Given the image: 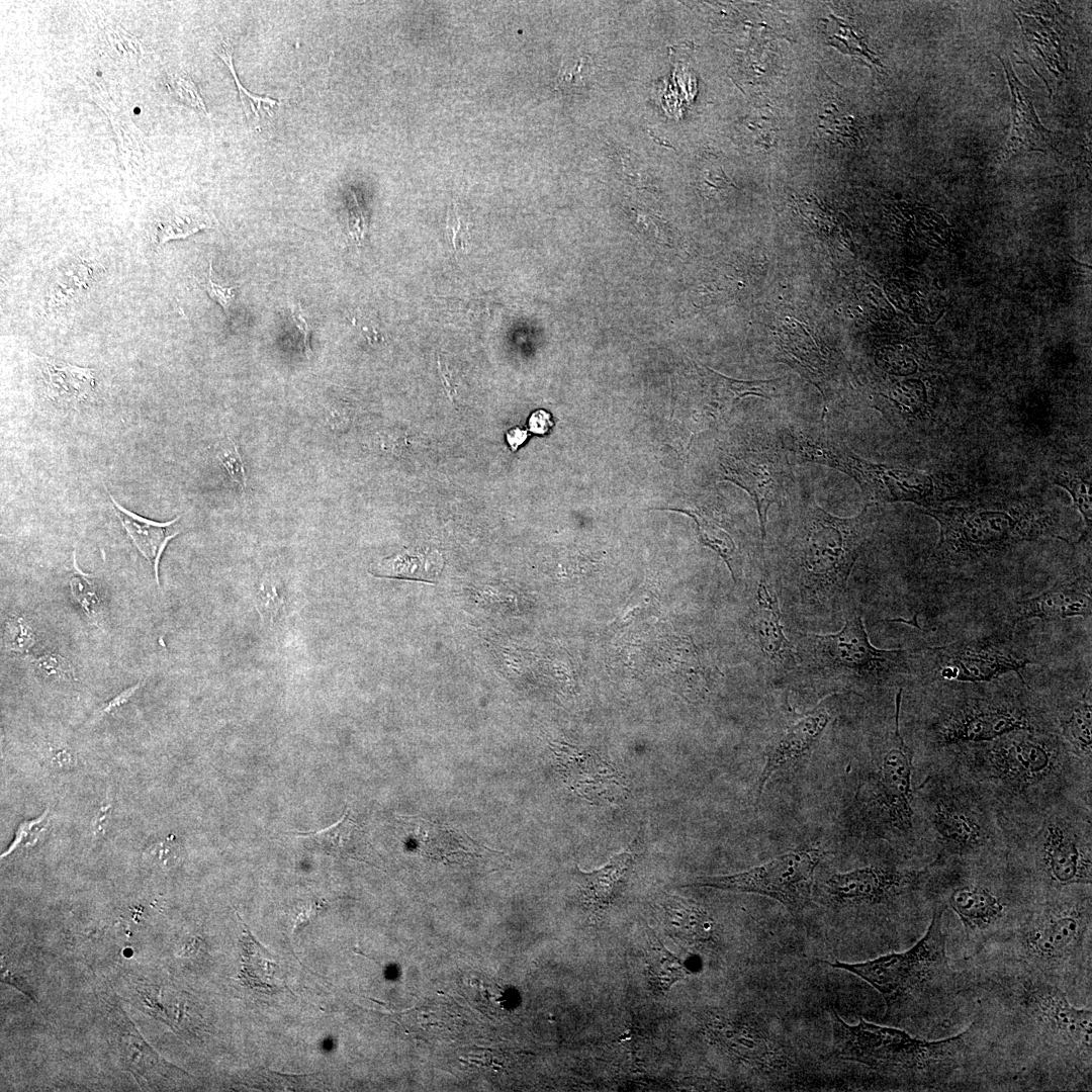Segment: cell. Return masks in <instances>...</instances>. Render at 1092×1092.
<instances>
[{
  "instance_id": "obj_7",
  "label": "cell",
  "mask_w": 1092,
  "mask_h": 1092,
  "mask_svg": "<svg viewBox=\"0 0 1092 1092\" xmlns=\"http://www.w3.org/2000/svg\"><path fill=\"white\" fill-rule=\"evenodd\" d=\"M798 649L805 670L835 689L888 686L915 673V649L876 648L859 614L835 634H806Z\"/></svg>"
},
{
  "instance_id": "obj_13",
  "label": "cell",
  "mask_w": 1092,
  "mask_h": 1092,
  "mask_svg": "<svg viewBox=\"0 0 1092 1092\" xmlns=\"http://www.w3.org/2000/svg\"><path fill=\"white\" fill-rule=\"evenodd\" d=\"M925 873H904L882 867H866L835 874L825 883L827 896L840 905L877 906L891 902L918 885Z\"/></svg>"
},
{
  "instance_id": "obj_31",
  "label": "cell",
  "mask_w": 1092,
  "mask_h": 1092,
  "mask_svg": "<svg viewBox=\"0 0 1092 1092\" xmlns=\"http://www.w3.org/2000/svg\"><path fill=\"white\" fill-rule=\"evenodd\" d=\"M1065 738L1080 754H1091L1092 746V705L1091 696L1084 695L1072 709L1068 719L1062 722Z\"/></svg>"
},
{
  "instance_id": "obj_43",
  "label": "cell",
  "mask_w": 1092,
  "mask_h": 1092,
  "mask_svg": "<svg viewBox=\"0 0 1092 1092\" xmlns=\"http://www.w3.org/2000/svg\"><path fill=\"white\" fill-rule=\"evenodd\" d=\"M8 643L13 650L23 651L34 643L33 634L22 619H12L7 624Z\"/></svg>"
},
{
  "instance_id": "obj_12",
  "label": "cell",
  "mask_w": 1092,
  "mask_h": 1092,
  "mask_svg": "<svg viewBox=\"0 0 1092 1092\" xmlns=\"http://www.w3.org/2000/svg\"><path fill=\"white\" fill-rule=\"evenodd\" d=\"M999 700L970 697L947 710L937 724L940 743L958 744L995 740L1017 730H1032L1028 711L1010 696Z\"/></svg>"
},
{
  "instance_id": "obj_39",
  "label": "cell",
  "mask_w": 1092,
  "mask_h": 1092,
  "mask_svg": "<svg viewBox=\"0 0 1092 1092\" xmlns=\"http://www.w3.org/2000/svg\"><path fill=\"white\" fill-rule=\"evenodd\" d=\"M820 126L831 139L845 143L855 140L857 129L852 116L841 114L836 107H831L821 116Z\"/></svg>"
},
{
  "instance_id": "obj_19",
  "label": "cell",
  "mask_w": 1092,
  "mask_h": 1092,
  "mask_svg": "<svg viewBox=\"0 0 1092 1092\" xmlns=\"http://www.w3.org/2000/svg\"><path fill=\"white\" fill-rule=\"evenodd\" d=\"M998 59L1003 65L1012 97V127L997 157L998 160L1006 162L1022 153L1055 149L1053 132L1039 121L1027 94L1029 89L1019 81L1008 59L1004 60L999 56Z\"/></svg>"
},
{
  "instance_id": "obj_14",
  "label": "cell",
  "mask_w": 1092,
  "mask_h": 1092,
  "mask_svg": "<svg viewBox=\"0 0 1092 1092\" xmlns=\"http://www.w3.org/2000/svg\"><path fill=\"white\" fill-rule=\"evenodd\" d=\"M902 688L896 695L895 728L885 741L878 782V801L892 822L911 826L912 752L899 730Z\"/></svg>"
},
{
  "instance_id": "obj_17",
  "label": "cell",
  "mask_w": 1092,
  "mask_h": 1092,
  "mask_svg": "<svg viewBox=\"0 0 1092 1092\" xmlns=\"http://www.w3.org/2000/svg\"><path fill=\"white\" fill-rule=\"evenodd\" d=\"M556 756L566 783L588 801L614 802L624 795L621 776L598 753L562 745Z\"/></svg>"
},
{
  "instance_id": "obj_34",
  "label": "cell",
  "mask_w": 1092,
  "mask_h": 1092,
  "mask_svg": "<svg viewBox=\"0 0 1092 1092\" xmlns=\"http://www.w3.org/2000/svg\"><path fill=\"white\" fill-rule=\"evenodd\" d=\"M92 278V270L86 263H73L61 270L51 287V303L61 305L86 291Z\"/></svg>"
},
{
  "instance_id": "obj_2",
  "label": "cell",
  "mask_w": 1092,
  "mask_h": 1092,
  "mask_svg": "<svg viewBox=\"0 0 1092 1092\" xmlns=\"http://www.w3.org/2000/svg\"><path fill=\"white\" fill-rule=\"evenodd\" d=\"M832 1050L841 1060L923 1091H1002L1004 1073L994 1042L972 1015L960 1032L928 1040L860 1018L854 1025L832 1010Z\"/></svg>"
},
{
  "instance_id": "obj_50",
  "label": "cell",
  "mask_w": 1092,
  "mask_h": 1092,
  "mask_svg": "<svg viewBox=\"0 0 1092 1092\" xmlns=\"http://www.w3.org/2000/svg\"><path fill=\"white\" fill-rule=\"evenodd\" d=\"M143 685H144V682L139 681L135 685H133V686L127 688L126 690L122 691L121 693H119L116 697H114L110 701L106 702L97 711V713H96L97 717L100 718V717H102V716H104L106 714H110L114 710H116L117 708H119L120 706H122L123 704L128 702L130 700V698L139 691V689Z\"/></svg>"
},
{
  "instance_id": "obj_38",
  "label": "cell",
  "mask_w": 1092,
  "mask_h": 1092,
  "mask_svg": "<svg viewBox=\"0 0 1092 1092\" xmlns=\"http://www.w3.org/2000/svg\"><path fill=\"white\" fill-rule=\"evenodd\" d=\"M104 40L109 44L111 52L122 60L140 59L143 48L136 37L128 33L119 25H109L104 29Z\"/></svg>"
},
{
  "instance_id": "obj_44",
  "label": "cell",
  "mask_w": 1092,
  "mask_h": 1092,
  "mask_svg": "<svg viewBox=\"0 0 1092 1092\" xmlns=\"http://www.w3.org/2000/svg\"><path fill=\"white\" fill-rule=\"evenodd\" d=\"M237 287L224 286L214 282L212 280V264L209 261L208 280L204 285V289L208 296L222 307L226 315H229L230 306L235 300Z\"/></svg>"
},
{
  "instance_id": "obj_21",
  "label": "cell",
  "mask_w": 1092,
  "mask_h": 1092,
  "mask_svg": "<svg viewBox=\"0 0 1092 1092\" xmlns=\"http://www.w3.org/2000/svg\"><path fill=\"white\" fill-rule=\"evenodd\" d=\"M1042 872L1056 887L1087 886L1091 884V858L1065 829L1053 825L1043 846Z\"/></svg>"
},
{
  "instance_id": "obj_47",
  "label": "cell",
  "mask_w": 1092,
  "mask_h": 1092,
  "mask_svg": "<svg viewBox=\"0 0 1092 1092\" xmlns=\"http://www.w3.org/2000/svg\"><path fill=\"white\" fill-rule=\"evenodd\" d=\"M290 309H291V316H292L293 323L296 326V328L298 330V333L300 335V344H301L300 346H301L304 354L306 355V357L310 358V355H311L312 352H311V349H310V346H309V328H308V325H307V323H306V321L304 318L303 311L301 309L300 303L299 302L292 303L290 305Z\"/></svg>"
},
{
  "instance_id": "obj_49",
  "label": "cell",
  "mask_w": 1092,
  "mask_h": 1092,
  "mask_svg": "<svg viewBox=\"0 0 1092 1092\" xmlns=\"http://www.w3.org/2000/svg\"><path fill=\"white\" fill-rule=\"evenodd\" d=\"M1 982L15 987L24 995H26L32 1002L37 1004V1001L32 994V989L28 985L27 981L20 974L16 973L12 969L6 967L4 968L3 965L1 968Z\"/></svg>"
},
{
  "instance_id": "obj_22",
  "label": "cell",
  "mask_w": 1092,
  "mask_h": 1092,
  "mask_svg": "<svg viewBox=\"0 0 1092 1092\" xmlns=\"http://www.w3.org/2000/svg\"><path fill=\"white\" fill-rule=\"evenodd\" d=\"M781 611L775 593L762 579L757 588V603L753 615V630L762 654L772 663L784 667L796 665L794 646L784 634Z\"/></svg>"
},
{
  "instance_id": "obj_51",
  "label": "cell",
  "mask_w": 1092,
  "mask_h": 1092,
  "mask_svg": "<svg viewBox=\"0 0 1092 1092\" xmlns=\"http://www.w3.org/2000/svg\"><path fill=\"white\" fill-rule=\"evenodd\" d=\"M552 426L551 415L545 410L534 411L528 419L529 430L536 435L546 434Z\"/></svg>"
},
{
  "instance_id": "obj_26",
  "label": "cell",
  "mask_w": 1092,
  "mask_h": 1092,
  "mask_svg": "<svg viewBox=\"0 0 1092 1092\" xmlns=\"http://www.w3.org/2000/svg\"><path fill=\"white\" fill-rule=\"evenodd\" d=\"M632 861L630 852L614 855L603 868L590 873L580 872L579 889L586 909L594 914L605 911L614 899L615 889Z\"/></svg>"
},
{
  "instance_id": "obj_45",
  "label": "cell",
  "mask_w": 1092,
  "mask_h": 1092,
  "mask_svg": "<svg viewBox=\"0 0 1092 1092\" xmlns=\"http://www.w3.org/2000/svg\"><path fill=\"white\" fill-rule=\"evenodd\" d=\"M450 209L452 213L449 212L448 215V228L451 234V242L456 250L466 249L469 240L467 223L463 221L454 207Z\"/></svg>"
},
{
  "instance_id": "obj_3",
  "label": "cell",
  "mask_w": 1092,
  "mask_h": 1092,
  "mask_svg": "<svg viewBox=\"0 0 1092 1092\" xmlns=\"http://www.w3.org/2000/svg\"><path fill=\"white\" fill-rule=\"evenodd\" d=\"M946 909L944 902L933 903L924 934L905 951L828 965L869 983L885 1002V1019L912 1027L918 1034L935 1035L965 1019L969 1022L964 973L951 965L947 954Z\"/></svg>"
},
{
  "instance_id": "obj_54",
  "label": "cell",
  "mask_w": 1092,
  "mask_h": 1092,
  "mask_svg": "<svg viewBox=\"0 0 1092 1092\" xmlns=\"http://www.w3.org/2000/svg\"><path fill=\"white\" fill-rule=\"evenodd\" d=\"M108 811H109L108 806H104V807H102L100 809V812H99V814H98V816L96 818V821H95V831L96 832L97 831L101 832V830L103 829V824L106 821Z\"/></svg>"
},
{
  "instance_id": "obj_32",
  "label": "cell",
  "mask_w": 1092,
  "mask_h": 1092,
  "mask_svg": "<svg viewBox=\"0 0 1092 1092\" xmlns=\"http://www.w3.org/2000/svg\"><path fill=\"white\" fill-rule=\"evenodd\" d=\"M70 588L73 598L93 624L103 621V601L91 575L84 573L78 566L76 553L73 552V567L70 575Z\"/></svg>"
},
{
  "instance_id": "obj_29",
  "label": "cell",
  "mask_w": 1092,
  "mask_h": 1092,
  "mask_svg": "<svg viewBox=\"0 0 1092 1092\" xmlns=\"http://www.w3.org/2000/svg\"><path fill=\"white\" fill-rule=\"evenodd\" d=\"M666 913L670 928L681 939L701 941L708 938L711 921L707 913L697 904L678 897H670L666 901Z\"/></svg>"
},
{
  "instance_id": "obj_4",
  "label": "cell",
  "mask_w": 1092,
  "mask_h": 1092,
  "mask_svg": "<svg viewBox=\"0 0 1092 1092\" xmlns=\"http://www.w3.org/2000/svg\"><path fill=\"white\" fill-rule=\"evenodd\" d=\"M1091 938L1089 896L1023 913L1010 930L976 954L1018 964L1058 986L1071 1001L1080 997L1091 1003Z\"/></svg>"
},
{
  "instance_id": "obj_9",
  "label": "cell",
  "mask_w": 1092,
  "mask_h": 1092,
  "mask_svg": "<svg viewBox=\"0 0 1092 1092\" xmlns=\"http://www.w3.org/2000/svg\"><path fill=\"white\" fill-rule=\"evenodd\" d=\"M802 457L805 462L827 465L851 476L868 504L913 502L925 507L933 491L930 475L866 461L825 430L818 429L806 438Z\"/></svg>"
},
{
  "instance_id": "obj_52",
  "label": "cell",
  "mask_w": 1092,
  "mask_h": 1092,
  "mask_svg": "<svg viewBox=\"0 0 1092 1092\" xmlns=\"http://www.w3.org/2000/svg\"><path fill=\"white\" fill-rule=\"evenodd\" d=\"M505 439L511 451L515 452L528 439V431L522 427H513L507 431Z\"/></svg>"
},
{
  "instance_id": "obj_5",
  "label": "cell",
  "mask_w": 1092,
  "mask_h": 1092,
  "mask_svg": "<svg viewBox=\"0 0 1092 1092\" xmlns=\"http://www.w3.org/2000/svg\"><path fill=\"white\" fill-rule=\"evenodd\" d=\"M867 504L853 518H838L814 502L800 511L787 545V572L801 598L834 607L845 592L851 570L875 528Z\"/></svg>"
},
{
  "instance_id": "obj_46",
  "label": "cell",
  "mask_w": 1092,
  "mask_h": 1092,
  "mask_svg": "<svg viewBox=\"0 0 1092 1092\" xmlns=\"http://www.w3.org/2000/svg\"><path fill=\"white\" fill-rule=\"evenodd\" d=\"M47 815H48V810H46V812L40 817H38L36 820L26 821V822L22 823L21 825H19V828H18V830L16 832L15 839L11 843L10 847L6 850V852L2 854V856H6L8 853L12 852V850H14L19 845H22V844L28 845L29 842H30V837H31V835H29V834H33L35 836L37 835L38 829H39L38 826L43 822Z\"/></svg>"
},
{
  "instance_id": "obj_8",
  "label": "cell",
  "mask_w": 1092,
  "mask_h": 1092,
  "mask_svg": "<svg viewBox=\"0 0 1092 1092\" xmlns=\"http://www.w3.org/2000/svg\"><path fill=\"white\" fill-rule=\"evenodd\" d=\"M1032 656L1006 626L989 635L916 649L915 673L932 681L987 682L1009 672L1022 678L1020 670L1036 664Z\"/></svg>"
},
{
  "instance_id": "obj_33",
  "label": "cell",
  "mask_w": 1092,
  "mask_h": 1092,
  "mask_svg": "<svg viewBox=\"0 0 1092 1092\" xmlns=\"http://www.w3.org/2000/svg\"><path fill=\"white\" fill-rule=\"evenodd\" d=\"M936 825L944 837L958 844L975 843L980 835L974 820L956 806H940L936 814Z\"/></svg>"
},
{
  "instance_id": "obj_37",
  "label": "cell",
  "mask_w": 1092,
  "mask_h": 1092,
  "mask_svg": "<svg viewBox=\"0 0 1092 1092\" xmlns=\"http://www.w3.org/2000/svg\"><path fill=\"white\" fill-rule=\"evenodd\" d=\"M216 54L224 62V64L228 66L230 72L232 73V75L234 77L236 86H237V88L239 90V95H240V98H241V102H242V104H243V106H244V108L246 110V113L248 112V107H249L250 112H252L256 116V118L259 119L258 112H259V110L262 109V106H264V108L267 111H269V109L272 106L277 104V100L271 99V98L266 97V96L254 95V94L250 93L241 84L239 78L237 77L235 68H234L232 47L228 41H225V40L221 41V46L216 51Z\"/></svg>"
},
{
  "instance_id": "obj_42",
  "label": "cell",
  "mask_w": 1092,
  "mask_h": 1092,
  "mask_svg": "<svg viewBox=\"0 0 1092 1092\" xmlns=\"http://www.w3.org/2000/svg\"><path fill=\"white\" fill-rule=\"evenodd\" d=\"M348 232L351 240L360 245L367 233V219L364 208L354 190L348 198Z\"/></svg>"
},
{
  "instance_id": "obj_36",
  "label": "cell",
  "mask_w": 1092,
  "mask_h": 1092,
  "mask_svg": "<svg viewBox=\"0 0 1092 1092\" xmlns=\"http://www.w3.org/2000/svg\"><path fill=\"white\" fill-rule=\"evenodd\" d=\"M215 455L241 490L247 486V473L238 444L230 437L221 438L214 446Z\"/></svg>"
},
{
  "instance_id": "obj_16",
  "label": "cell",
  "mask_w": 1092,
  "mask_h": 1092,
  "mask_svg": "<svg viewBox=\"0 0 1092 1092\" xmlns=\"http://www.w3.org/2000/svg\"><path fill=\"white\" fill-rule=\"evenodd\" d=\"M110 1006L119 1063L124 1071L131 1073L136 1081L143 1079L153 1087H159L164 1081L185 1074L163 1059L146 1041L118 1003Z\"/></svg>"
},
{
  "instance_id": "obj_28",
  "label": "cell",
  "mask_w": 1092,
  "mask_h": 1092,
  "mask_svg": "<svg viewBox=\"0 0 1092 1092\" xmlns=\"http://www.w3.org/2000/svg\"><path fill=\"white\" fill-rule=\"evenodd\" d=\"M647 938L648 980L656 993H663L675 982L682 979L688 974V971L650 929H648Z\"/></svg>"
},
{
  "instance_id": "obj_23",
  "label": "cell",
  "mask_w": 1092,
  "mask_h": 1092,
  "mask_svg": "<svg viewBox=\"0 0 1092 1092\" xmlns=\"http://www.w3.org/2000/svg\"><path fill=\"white\" fill-rule=\"evenodd\" d=\"M108 494L122 528L141 554L153 566L156 581L158 587H160L159 565L161 556L170 540L180 533L176 526L180 517L178 516L168 522H156L146 519L122 507L110 492Z\"/></svg>"
},
{
  "instance_id": "obj_35",
  "label": "cell",
  "mask_w": 1092,
  "mask_h": 1092,
  "mask_svg": "<svg viewBox=\"0 0 1092 1092\" xmlns=\"http://www.w3.org/2000/svg\"><path fill=\"white\" fill-rule=\"evenodd\" d=\"M1055 482L1071 493L1075 506L1081 512L1085 522V531L1080 540L1086 538L1091 533L1092 523L1091 484L1082 477L1071 474L1058 475Z\"/></svg>"
},
{
  "instance_id": "obj_20",
  "label": "cell",
  "mask_w": 1092,
  "mask_h": 1092,
  "mask_svg": "<svg viewBox=\"0 0 1092 1092\" xmlns=\"http://www.w3.org/2000/svg\"><path fill=\"white\" fill-rule=\"evenodd\" d=\"M830 720V714L823 707H816L808 714L788 726L769 744L765 764L757 783V797H760L764 785L777 771L809 754Z\"/></svg>"
},
{
  "instance_id": "obj_40",
  "label": "cell",
  "mask_w": 1092,
  "mask_h": 1092,
  "mask_svg": "<svg viewBox=\"0 0 1092 1092\" xmlns=\"http://www.w3.org/2000/svg\"><path fill=\"white\" fill-rule=\"evenodd\" d=\"M169 91L183 103L198 108L207 114L203 99L194 82L184 73H176L169 78Z\"/></svg>"
},
{
  "instance_id": "obj_48",
  "label": "cell",
  "mask_w": 1092,
  "mask_h": 1092,
  "mask_svg": "<svg viewBox=\"0 0 1092 1092\" xmlns=\"http://www.w3.org/2000/svg\"><path fill=\"white\" fill-rule=\"evenodd\" d=\"M151 852L157 855L166 866L169 862L174 863L179 854V846L175 841V836H170L165 841L159 842L151 849Z\"/></svg>"
},
{
  "instance_id": "obj_24",
  "label": "cell",
  "mask_w": 1092,
  "mask_h": 1092,
  "mask_svg": "<svg viewBox=\"0 0 1092 1092\" xmlns=\"http://www.w3.org/2000/svg\"><path fill=\"white\" fill-rule=\"evenodd\" d=\"M44 392L58 403L76 404L92 397L95 389V370L74 366L47 357H37Z\"/></svg>"
},
{
  "instance_id": "obj_11",
  "label": "cell",
  "mask_w": 1092,
  "mask_h": 1092,
  "mask_svg": "<svg viewBox=\"0 0 1092 1092\" xmlns=\"http://www.w3.org/2000/svg\"><path fill=\"white\" fill-rule=\"evenodd\" d=\"M721 466L724 479L745 489L754 500L763 548L767 511L771 505L784 502L789 482L793 480L784 444L760 436L741 454L728 455Z\"/></svg>"
},
{
  "instance_id": "obj_15",
  "label": "cell",
  "mask_w": 1092,
  "mask_h": 1092,
  "mask_svg": "<svg viewBox=\"0 0 1092 1092\" xmlns=\"http://www.w3.org/2000/svg\"><path fill=\"white\" fill-rule=\"evenodd\" d=\"M1092 610L1091 575L1068 576L1046 590L1018 601L1007 608V627L1030 619L1065 620L1073 617L1090 618Z\"/></svg>"
},
{
  "instance_id": "obj_53",
  "label": "cell",
  "mask_w": 1092,
  "mask_h": 1092,
  "mask_svg": "<svg viewBox=\"0 0 1092 1092\" xmlns=\"http://www.w3.org/2000/svg\"><path fill=\"white\" fill-rule=\"evenodd\" d=\"M53 754L52 761L61 767L69 765L72 761L70 753L66 750L60 749Z\"/></svg>"
},
{
  "instance_id": "obj_25",
  "label": "cell",
  "mask_w": 1092,
  "mask_h": 1092,
  "mask_svg": "<svg viewBox=\"0 0 1092 1092\" xmlns=\"http://www.w3.org/2000/svg\"><path fill=\"white\" fill-rule=\"evenodd\" d=\"M293 834L306 838L314 848L336 857L362 859L370 847L366 833L350 817L349 810L328 828Z\"/></svg>"
},
{
  "instance_id": "obj_18",
  "label": "cell",
  "mask_w": 1092,
  "mask_h": 1092,
  "mask_svg": "<svg viewBox=\"0 0 1092 1092\" xmlns=\"http://www.w3.org/2000/svg\"><path fill=\"white\" fill-rule=\"evenodd\" d=\"M999 738L993 743L989 757L1005 778L1033 783L1051 768L1053 754L1049 742L1031 730H1017Z\"/></svg>"
},
{
  "instance_id": "obj_6",
  "label": "cell",
  "mask_w": 1092,
  "mask_h": 1092,
  "mask_svg": "<svg viewBox=\"0 0 1092 1092\" xmlns=\"http://www.w3.org/2000/svg\"><path fill=\"white\" fill-rule=\"evenodd\" d=\"M923 513L939 524L932 559L942 567L976 565L1021 542L1061 538L1056 521L1048 515L958 507H925Z\"/></svg>"
},
{
  "instance_id": "obj_27",
  "label": "cell",
  "mask_w": 1092,
  "mask_h": 1092,
  "mask_svg": "<svg viewBox=\"0 0 1092 1092\" xmlns=\"http://www.w3.org/2000/svg\"><path fill=\"white\" fill-rule=\"evenodd\" d=\"M216 225V218L197 206L173 204L162 209L155 217L151 238L160 247L171 240L184 239Z\"/></svg>"
},
{
  "instance_id": "obj_41",
  "label": "cell",
  "mask_w": 1092,
  "mask_h": 1092,
  "mask_svg": "<svg viewBox=\"0 0 1092 1092\" xmlns=\"http://www.w3.org/2000/svg\"><path fill=\"white\" fill-rule=\"evenodd\" d=\"M36 669L47 678L59 681L75 680V672L70 662L58 654H44L33 660Z\"/></svg>"
},
{
  "instance_id": "obj_10",
  "label": "cell",
  "mask_w": 1092,
  "mask_h": 1092,
  "mask_svg": "<svg viewBox=\"0 0 1092 1092\" xmlns=\"http://www.w3.org/2000/svg\"><path fill=\"white\" fill-rule=\"evenodd\" d=\"M823 854L817 848L795 850L741 873L700 877L691 885L756 893L799 911L810 901L814 872Z\"/></svg>"
},
{
  "instance_id": "obj_1",
  "label": "cell",
  "mask_w": 1092,
  "mask_h": 1092,
  "mask_svg": "<svg viewBox=\"0 0 1092 1092\" xmlns=\"http://www.w3.org/2000/svg\"><path fill=\"white\" fill-rule=\"evenodd\" d=\"M965 996L992 1037L1015 1090H1090L1091 1005L1078 1006L1018 964L964 959Z\"/></svg>"
},
{
  "instance_id": "obj_30",
  "label": "cell",
  "mask_w": 1092,
  "mask_h": 1092,
  "mask_svg": "<svg viewBox=\"0 0 1092 1092\" xmlns=\"http://www.w3.org/2000/svg\"><path fill=\"white\" fill-rule=\"evenodd\" d=\"M691 516L697 524L698 534L703 544L717 552L727 563L732 576L734 574L733 562L736 553L735 544L730 535L719 525L715 519L700 510H678Z\"/></svg>"
}]
</instances>
